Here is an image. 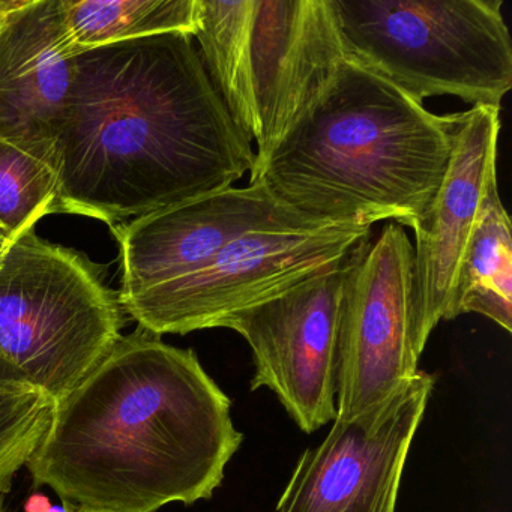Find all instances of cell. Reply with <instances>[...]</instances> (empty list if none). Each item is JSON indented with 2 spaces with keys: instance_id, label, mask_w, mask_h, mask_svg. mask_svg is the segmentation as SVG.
Wrapping results in <instances>:
<instances>
[{
  "instance_id": "obj_1",
  "label": "cell",
  "mask_w": 512,
  "mask_h": 512,
  "mask_svg": "<svg viewBox=\"0 0 512 512\" xmlns=\"http://www.w3.org/2000/svg\"><path fill=\"white\" fill-rule=\"evenodd\" d=\"M56 158L55 214L115 229L232 187L256 154L193 37L163 34L77 53Z\"/></svg>"
},
{
  "instance_id": "obj_2",
  "label": "cell",
  "mask_w": 512,
  "mask_h": 512,
  "mask_svg": "<svg viewBox=\"0 0 512 512\" xmlns=\"http://www.w3.org/2000/svg\"><path fill=\"white\" fill-rule=\"evenodd\" d=\"M193 349L140 328L70 394L26 467L79 512H158L211 499L244 434Z\"/></svg>"
},
{
  "instance_id": "obj_3",
  "label": "cell",
  "mask_w": 512,
  "mask_h": 512,
  "mask_svg": "<svg viewBox=\"0 0 512 512\" xmlns=\"http://www.w3.org/2000/svg\"><path fill=\"white\" fill-rule=\"evenodd\" d=\"M458 113L428 112L344 56L250 184L317 226L413 229L451 160Z\"/></svg>"
},
{
  "instance_id": "obj_4",
  "label": "cell",
  "mask_w": 512,
  "mask_h": 512,
  "mask_svg": "<svg viewBox=\"0 0 512 512\" xmlns=\"http://www.w3.org/2000/svg\"><path fill=\"white\" fill-rule=\"evenodd\" d=\"M344 56L416 103L499 107L512 88V41L499 0H329Z\"/></svg>"
},
{
  "instance_id": "obj_5",
  "label": "cell",
  "mask_w": 512,
  "mask_h": 512,
  "mask_svg": "<svg viewBox=\"0 0 512 512\" xmlns=\"http://www.w3.org/2000/svg\"><path fill=\"white\" fill-rule=\"evenodd\" d=\"M121 304L76 251L17 238L0 263V353L55 403L121 340Z\"/></svg>"
},
{
  "instance_id": "obj_6",
  "label": "cell",
  "mask_w": 512,
  "mask_h": 512,
  "mask_svg": "<svg viewBox=\"0 0 512 512\" xmlns=\"http://www.w3.org/2000/svg\"><path fill=\"white\" fill-rule=\"evenodd\" d=\"M371 238V227L256 230L230 242L185 277L121 302L151 334L217 328L230 314L268 301L341 262Z\"/></svg>"
},
{
  "instance_id": "obj_7",
  "label": "cell",
  "mask_w": 512,
  "mask_h": 512,
  "mask_svg": "<svg viewBox=\"0 0 512 512\" xmlns=\"http://www.w3.org/2000/svg\"><path fill=\"white\" fill-rule=\"evenodd\" d=\"M413 245L389 223L350 256L338 334L337 416L352 421L416 376L412 349Z\"/></svg>"
},
{
  "instance_id": "obj_8",
  "label": "cell",
  "mask_w": 512,
  "mask_h": 512,
  "mask_svg": "<svg viewBox=\"0 0 512 512\" xmlns=\"http://www.w3.org/2000/svg\"><path fill=\"white\" fill-rule=\"evenodd\" d=\"M352 251L286 292L224 317L217 326L238 332L251 347V391L271 389L304 433H314L337 416L341 299Z\"/></svg>"
},
{
  "instance_id": "obj_9",
  "label": "cell",
  "mask_w": 512,
  "mask_h": 512,
  "mask_svg": "<svg viewBox=\"0 0 512 512\" xmlns=\"http://www.w3.org/2000/svg\"><path fill=\"white\" fill-rule=\"evenodd\" d=\"M434 388L419 370L370 412L335 418L316 448L305 449L277 512H395L407 455Z\"/></svg>"
},
{
  "instance_id": "obj_10",
  "label": "cell",
  "mask_w": 512,
  "mask_h": 512,
  "mask_svg": "<svg viewBox=\"0 0 512 512\" xmlns=\"http://www.w3.org/2000/svg\"><path fill=\"white\" fill-rule=\"evenodd\" d=\"M499 107L458 113L454 148L442 184L413 227L412 349L421 358L440 320H446L461 259L488 188L497 182Z\"/></svg>"
},
{
  "instance_id": "obj_11",
  "label": "cell",
  "mask_w": 512,
  "mask_h": 512,
  "mask_svg": "<svg viewBox=\"0 0 512 512\" xmlns=\"http://www.w3.org/2000/svg\"><path fill=\"white\" fill-rule=\"evenodd\" d=\"M262 184L230 187L115 227L121 245L119 304L197 271L224 247L256 230H314Z\"/></svg>"
},
{
  "instance_id": "obj_12",
  "label": "cell",
  "mask_w": 512,
  "mask_h": 512,
  "mask_svg": "<svg viewBox=\"0 0 512 512\" xmlns=\"http://www.w3.org/2000/svg\"><path fill=\"white\" fill-rule=\"evenodd\" d=\"M343 58L329 0H254V164L268 157Z\"/></svg>"
},
{
  "instance_id": "obj_13",
  "label": "cell",
  "mask_w": 512,
  "mask_h": 512,
  "mask_svg": "<svg viewBox=\"0 0 512 512\" xmlns=\"http://www.w3.org/2000/svg\"><path fill=\"white\" fill-rule=\"evenodd\" d=\"M77 53L62 0H29L0 26V140L55 169Z\"/></svg>"
},
{
  "instance_id": "obj_14",
  "label": "cell",
  "mask_w": 512,
  "mask_h": 512,
  "mask_svg": "<svg viewBox=\"0 0 512 512\" xmlns=\"http://www.w3.org/2000/svg\"><path fill=\"white\" fill-rule=\"evenodd\" d=\"M466 313L481 314L506 332L512 331L511 220L497 182L488 188L482 202L446 320Z\"/></svg>"
},
{
  "instance_id": "obj_15",
  "label": "cell",
  "mask_w": 512,
  "mask_h": 512,
  "mask_svg": "<svg viewBox=\"0 0 512 512\" xmlns=\"http://www.w3.org/2000/svg\"><path fill=\"white\" fill-rule=\"evenodd\" d=\"M254 0H199L196 35L200 58L239 130L257 137L251 73Z\"/></svg>"
},
{
  "instance_id": "obj_16",
  "label": "cell",
  "mask_w": 512,
  "mask_h": 512,
  "mask_svg": "<svg viewBox=\"0 0 512 512\" xmlns=\"http://www.w3.org/2000/svg\"><path fill=\"white\" fill-rule=\"evenodd\" d=\"M77 52L163 34L194 37L199 0H62Z\"/></svg>"
},
{
  "instance_id": "obj_17",
  "label": "cell",
  "mask_w": 512,
  "mask_h": 512,
  "mask_svg": "<svg viewBox=\"0 0 512 512\" xmlns=\"http://www.w3.org/2000/svg\"><path fill=\"white\" fill-rule=\"evenodd\" d=\"M58 172L19 146L0 140V227L16 241L55 214Z\"/></svg>"
},
{
  "instance_id": "obj_18",
  "label": "cell",
  "mask_w": 512,
  "mask_h": 512,
  "mask_svg": "<svg viewBox=\"0 0 512 512\" xmlns=\"http://www.w3.org/2000/svg\"><path fill=\"white\" fill-rule=\"evenodd\" d=\"M28 379L0 353V394L4 392L31 391Z\"/></svg>"
},
{
  "instance_id": "obj_19",
  "label": "cell",
  "mask_w": 512,
  "mask_h": 512,
  "mask_svg": "<svg viewBox=\"0 0 512 512\" xmlns=\"http://www.w3.org/2000/svg\"><path fill=\"white\" fill-rule=\"evenodd\" d=\"M11 244H13V241H11L10 236H8V233L0 227V263L4 260L5 254H7L8 248L11 247Z\"/></svg>"
},
{
  "instance_id": "obj_20",
  "label": "cell",
  "mask_w": 512,
  "mask_h": 512,
  "mask_svg": "<svg viewBox=\"0 0 512 512\" xmlns=\"http://www.w3.org/2000/svg\"><path fill=\"white\" fill-rule=\"evenodd\" d=\"M11 484H13V481L0 482V512H8L5 496L10 491Z\"/></svg>"
},
{
  "instance_id": "obj_21",
  "label": "cell",
  "mask_w": 512,
  "mask_h": 512,
  "mask_svg": "<svg viewBox=\"0 0 512 512\" xmlns=\"http://www.w3.org/2000/svg\"><path fill=\"white\" fill-rule=\"evenodd\" d=\"M5 19H7V17L0 16V26H2V23H4Z\"/></svg>"
},
{
  "instance_id": "obj_22",
  "label": "cell",
  "mask_w": 512,
  "mask_h": 512,
  "mask_svg": "<svg viewBox=\"0 0 512 512\" xmlns=\"http://www.w3.org/2000/svg\"><path fill=\"white\" fill-rule=\"evenodd\" d=\"M67 512H79V511H71V509H68V511H67Z\"/></svg>"
}]
</instances>
